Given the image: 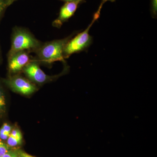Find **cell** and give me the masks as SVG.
Instances as JSON below:
<instances>
[{
    "label": "cell",
    "mask_w": 157,
    "mask_h": 157,
    "mask_svg": "<svg viewBox=\"0 0 157 157\" xmlns=\"http://www.w3.org/2000/svg\"><path fill=\"white\" fill-rule=\"evenodd\" d=\"M73 35L64 38L57 39L42 44L36 52L37 61L46 64H51L54 62L61 61L65 63L63 52L65 46Z\"/></svg>",
    "instance_id": "obj_1"
},
{
    "label": "cell",
    "mask_w": 157,
    "mask_h": 157,
    "mask_svg": "<svg viewBox=\"0 0 157 157\" xmlns=\"http://www.w3.org/2000/svg\"><path fill=\"white\" fill-rule=\"evenodd\" d=\"M42 44L29 31L22 28L16 27L12 33L11 47L8 55L20 51L36 52Z\"/></svg>",
    "instance_id": "obj_2"
},
{
    "label": "cell",
    "mask_w": 157,
    "mask_h": 157,
    "mask_svg": "<svg viewBox=\"0 0 157 157\" xmlns=\"http://www.w3.org/2000/svg\"><path fill=\"white\" fill-rule=\"evenodd\" d=\"M100 17L98 14H94L91 22L86 29L77 34L75 37H72L68 41L65 46L63 52L65 59L70 57L72 55L78 53L86 50L91 45L93 42L92 37L90 36L89 31L92 26Z\"/></svg>",
    "instance_id": "obj_3"
},
{
    "label": "cell",
    "mask_w": 157,
    "mask_h": 157,
    "mask_svg": "<svg viewBox=\"0 0 157 157\" xmlns=\"http://www.w3.org/2000/svg\"><path fill=\"white\" fill-rule=\"evenodd\" d=\"M4 82L12 90L25 95L31 94L37 90L35 84L28 79L18 75L4 79Z\"/></svg>",
    "instance_id": "obj_4"
},
{
    "label": "cell",
    "mask_w": 157,
    "mask_h": 157,
    "mask_svg": "<svg viewBox=\"0 0 157 157\" xmlns=\"http://www.w3.org/2000/svg\"><path fill=\"white\" fill-rule=\"evenodd\" d=\"M39 63L36 59H32L24 68L23 72L30 80L38 84H43L54 78L55 76L45 74L39 67Z\"/></svg>",
    "instance_id": "obj_5"
},
{
    "label": "cell",
    "mask_w": 157,
    "mask_h": 157,
    "mask_svg": "<svg viewBox=\"0 0 157 157\" xmlns=\"http://www.w3.org/2000/svg\"><path fill=\"white\" fill-rule=\"evenodd\" d=\"M29 52H17L8 55V67L12 74H17L23 71L24 68L32 60Z\"/></svg>",
    "instance_id": "obj_6"
},
{
    "label": "cell",
    "mask_w": 157,
    "mask_h": 157,
    "mask_svg": "<svg viewBox=\"0 0 157 157\" xmlns=\"http://www.w3.org/2000/svg\"><path fill=\"white\" fill-rule=\"evenodd\" d=\"M84 0H77L74 2H66L60 10L58 17L52 23L55 27L60 28L63 24L71 18L75 14L78 5L83 2Z\"/></svg>",
    "instance_id": "obj_7"
},
{
    "label": "cell",
    "mask_w": 157,
    "mask_h": 157,
    "mask_svg": "<svg viewBox=\"0 0 157 157\" xmlns=\"http://www.w3.org/2000/svg\"><path fill=\"white\" fill-rule=\"evenodd\" d=\"M22 136L19 129L14 128L12 130L8 139L7 145L9 147H14L21 144Z\"/></svg>",
    "instance_id": "obj_8"
},
{
    "label": "cell",
    "mask_w": 157,
    "mask_h": 157,
    "mask_svg": "<svg viewBox=\"0 0 157 157\" xmlns=\"http://www.w3.org/2000/svg\"><path fill=\"white\" fill-rule=\"evenodd\" d=\"M12 131V128L7 123L3 124L0 128V139L3 140H7Z\"/></svg>",
    "instance_id": "obj_9"
},
{
    "label": "cell",
    "mask_w": 157,
    "mask_h": 157,
    "mask_svg": "<svg viewBox=\"0 0 157 157\" xmlns=\"http://www.w3.org/2000/svg\"><path fill=\"white\" fill-rule=\"evenodd\" d=\"M6 101L5 95L0 85V115H2L5 112L6 108Z\"/></svg>",
    "instance_id": "obj_10"
},
{
    "label": "cell",
    "mask_w": 157,
    "mask_h": 157,
    "mask_svg": "<svg viewBox=\"0 0 157 157\" xmlns=\"http://www.w3.org/2000/svg\"><path fill=\"white\" fill-rule=\"evenodd\" d=\"M150 10L152 17L156 18L157 15V0H151Z\"/></svg>",
    "instance_id": "obj_11"
},
{
    "label": "cell",
    "mask_w": 157,
    "mask_h": 157,
    "mask_svg": "<svg viewBox=\"0 0 157 157\" xmlns=\"http://www.w3.org/2000/svg\"><path fill=\"white\" fill-rule=\"evenodd\" d=\"M9 146L0 139V157H2L9 151Z\"/></svg>",
    "instance_id": "obj_12"
},
{
    "label": "cell",
    "mask_w": 157,
    "mask_h": 157,
    "mask_svg": "<svg viewBox=\"0 0 157 157\" xmlns=\"http://www.w3.org/2000/svg\"><path fill=\"white\" fill-rule=\"evenodd\" d=\"M6 7H7V6L6 0H0V18L4 13Z\"/></svg>",
    "instance_id": "obj_13"
},
{
    "label": "cell",
    "mask_w": 157,
    "mask_h": 157,
    "mask_svg": "<svg viewBox=\"0 0 157 157\" xmlns=\"http://www.w3.org/2000/svg\"><path fill=\"white\" fill-rule=\"evenodd\" d=\"M115 1L116 0H102V2H101V4H100V6H99V8H98V11H96L95 14H98V15H100V16L101 10V9H102L103 6H104V3L106 2H115Z\"/></svg>",
    "instance_id": "obj_14"
},
{
    "label": "cell",
    "mask_w": 157,
    "mask_h": 157,
    "mask_svg": "<svg viewBox=\"0 0 157 157\" xmlns=\"http://www.w3.org/2000/svg\"><path fill=\"white\" fill-rule=\"evenodd\" d=\"M2 157H19L17 152L12 151H9L6 154H5Z\"/></svg>",
    "instance_id": "obj_15"
},
{
    "label": "cell",
    "mask_w": 157,
    "mask_h": 157,
    "mask_svg": "<svg viewBox=\"0 0 157 157\" xmlns=\"http://www.w3.org/2000/svg\"><path fill=\"white\" fill-rule=\"evenodd\" d=\"M19 157H34L22 151H17Z\"/></svg>",
    "instance_id": "obj_16"
},
{
    "label": "cell",
    "mask_w": 157,
    "mask_h": 157,
    "mask_svg": "<svg viewBox=\"0 0 157 157\" xmlns=\"http://www.w3.org/2000/svg\"><path fill=\"white\" fill-rule=\"evenodd\" d=\"M17 0H6V5L7 7L10 6L11 4H13L14 2H16Z\"/></svg>",
    "instance_id": "obj_17"
},
{
    "label": "cell",
    "mask_w": 157,
    "mask_h": 157,
    "mask_svg": "<svg viewBox=\"0 0 157 157\" xmlns=\"http://www.w3.org/2000/svg\"><path fill=\"white\" fill-rule=\"evenodd\" d=\"M60 1H63V2H74V1H77V0H60Z\"/></svg>",
    "instance_id": "obj_18"
},
{
    "label": "cell",
    "mask_w": 157,
    "mask_h": 157,
    "mask_svg": "<svg viewBox=\"0 0 157 157\" xmlns=\"http://www.w3.org/2000/svg\"><path fill=\"white\" fill-rule=\"evenodd\" d=\"M0 57H1V50H0Z\"/></svg>",
    "instance_id": "obj_19"
}]
</instances>
